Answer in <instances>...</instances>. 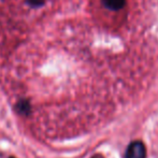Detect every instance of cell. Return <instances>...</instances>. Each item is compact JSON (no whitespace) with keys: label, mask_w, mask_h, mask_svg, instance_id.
<instances>
[{"label":"cell","mask_w":158,"mask_h":158,"mask_svg":"<svg viewBox=\"0 0 158 158\" xmlns=\"http://www.w3.org/2000/svg\"><path fill=\"white\" fill-rule=\"evenodd\" d=\"M126 158H145V148L140 141H135L128 146Z\"/></svg>","instance_id":"obj_1"},{"label":"cell","mask_w":158,"mask_h":158,"mask_svg":"<svg viewBox=\"0 0 158 158\" xmlns=\"http://www.w3.org/2000/svg\"><path fill=\"white\" fill-rule=\"evenodd\" d=\"M15 110H16V112L19 114L24 115V116H28L31 113V106H30L28 100L21 99L15 104Z\"/></svg>","instance_id":"obj_2"},{"label":"cell","mask_w":158,"mask_h":158,"mask_svg":"<svg viewBox=\"0 0 158 158\" xmlns=\"http://www.w3.org/2000/svg\"><path fill=\"white\" fill-rule=\"evenodd\" d=\"M102 3L108 10L118 11L126 4V0H102Z\"/></svg>","instance_id":"obj_3"},{"label":"cell","mask_w":158,"mask_h":158,"mask_svg":"<svg viewBox=\"0 0 158 158\" xmlns=\"http://www.w3.org/2000/svg\"><path fill=\"white\" fill-rule=\"evenodd\" d=\"M44 0H27V2L31 6H41Z\"/></svg>","instance_id":"obj_4"},{"label":"cell","mask_w":158,"mask_h":158,"mask_svg":"<svg viewBox=\"0 0 158 158\" xmlns=\"http://www.w3.org/2000/svg\"><path fill=\"white\" fill-rule=\"evenodd\" d=\"M92 158H100L99 156H94V157H92Z\"/></svg>","instance_id":"obj_5"},{"label":"cell","mask_w":158,"mask_h":158,"mask_svg":"<svg viewBox=\"0 0 158 158\" xmlns=\"http://www.w3.org/2000/svg\"><path fill=\"white\" fill-rule=\"evenodd\" d=\"M9 158H15V157H13V156H10V157H9Z\"/></svg>","instance_id":"obj_6"}]
</instances>
